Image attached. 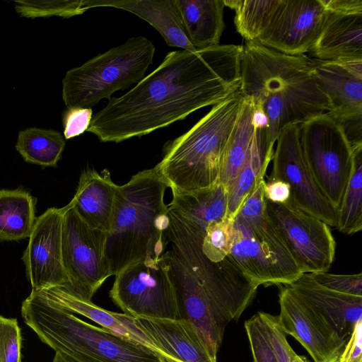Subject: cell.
I'll list each match as a JSON object with an SVG mask.
<instances>
[{"instance_id":"6da1fadb","label":"cell","mask_w":362,"mask_h":362,"mask_svg":"<svg viewBox=\"0 0 362 362\" xmlns=\"http://www.w3.org/2000/svg\"><path fill=\"white\" fill-rule=\"evenodd\" d=\"M242 45L168 52L161 64L94 115L88 132L102 142L141 137L215 105L240 87Z\"/></svg>"},{"instance_id":"7a4b0ae2","label":"cell","mask_w":362,"mask_h":362,"mask_svg":"<svg viewBox=\"0 0 362 362\" xmlns=\"http://www.w3.org/2000/svg\"><path fill=\"white\" fill-rule=\"evenodd\" d=\"M240 78L243 97L267 119L272 146L288 125L302 124L328 111L327 100L315 80L313 59L305 54H286L245 40Z\"/></svg>"},{"instance_id":"3957f363","label":"cell","mask_w":362,"mask_h":362,"mask_svg":"<svg viewBox=\"0 0 362 362\" xmlns=\"http://www.w3.org/2000/svg\"><path fill=\"white\" fill-rule=\"evenodd\" d=\"M168 187L156 166L117 186L105 245L111 276L137 262L159 259L165 252L169 220L164 195Z\"/></svg>"},{"instance_id":"277c9868","label":"cell","mask_w":362,"mask_h":362,"mask_svg":"<svg viewBox=\"0 0 362 362\" xmlns=\"http://www.w3.org/2000/svg\"><path fill=\"white\" fill-rule=\"evenodd\" d=\"M21 314L40 339L78 362H160L152 349L87 323L32 290Z\"/></svg>"},{"instance_id":"5b68a950","label":"cell","mask_w":362,"mask_h":362,"mask_svg":"<svg viewBox=\"0 0 362 362\" xmlns=\"http://www.w3.org/2000/svg\"><path fill=\"white\" fill-rule=\"evenodd\" d=\"M243 100L238 90L165 144L163 157L156 166L171 189L192 192L219 182L222 155Z\"/></svg>"},{"instance_id":"8992f818","label":"cell","mask_w":362,"mask_h":362,"mask_svg":"<svg viewBox=\"0 0 362 362\" xmlns=\"http://www.w3.org/2000/svg\"><path fill=\"white\" fill-rule=\"evenodd\" d=\"M153 43L144 36L132 37L66 71L62 99L67 108H91L119 90L136 84L153 63Z\"/></svg>"},{"instance_id":"52a82bcc","label":"cell","mask_w":362,"mask_h":362,"mask_svg":"<svg viewBox=\"0 0 362 362\" xmlns=\"http://www.w3.org/2000/svg\"><path fill=\"white\" fill-rule=\"evenodd\" d=\"M233 229L229 257L258 286L290 285L303 274L268 214L253 220L235 216Z\"/></svg>"},{"instance_id":"ba28073f","label":"cell","mask_w":362,"mask_h":362,"mask_svg":"<svg viewBox=\"0 0 362 362\" xmlns=\"http://www.w3.org/2000/svg\"><path fill=\"white\" fill-rule=\"evenodd\" d=\"M163 257L175 289L181 318L192 322L216 357L226 325L237 320L248 306L198 281L171 249Z\"/></svg>"},{"instance_id":"9c48e42d","label":"cell","mask_w":362,"mask_h":362,"mask_svg":"<svg viewBox=\"0 0 362 362\" xmlns=\"http://www.w3.org/2000/svg\"><path fill=\"white\" fill-rule=\"evenodd\" d=\"M300 146L317 186L338 210L354 165V151L340 124L327 112L300 124Z\"/></svg>"},{"instance_id":"30bf717a","label":"cell","mask_w":362,"mask_h":362,"mask_svg":"<svg viewBox=\"0 0 362 362\" xmlns=\"http://www.w3.org/2000/svg\"><path fill=\"white\" fill-rule=\"evenodd\" d=\"M113 302L132 317L181 318L175 289L164 259L134 264L115 276Z\"/></svg>"},{"instance_id":"8fae6325","label":"cell","mask_w":362,"mask_h":362,"mask_svg":"<svg viewBox=\"0 0 362 362\" xmlns=\"http://www.w3.org/2000/svg\"><path fill=\"white\" fill-rule=\"evenodd\" d=\"M64 209L62 257L68 284L64 287L90 300L111 276L105 256L107 233L89 226L69 203Z\"/></svg>"},{"instance_id":"7c38bea8","label":"cell","mask_w":362,"mask_h":362,"mask_svg":"<svg viewBox=\"0 0 362 362\" xmlns=\"http://www.w3.org/2000/svg\"><path fill=\"white\" fill-rule=\"evenodd\" d=\"M267 211L303 274L328 272L336 243L327 224L289 203L267 201Z\"/></svg>"},{"instance_id":"4fadbf2b","label":"cell","mask_w":362,"mask_h":362,"mask_svg":"<svg viewBox=\"0 0 362 362\" xmlns=\"http://www.w3.org/2000/svg\"><path fill=\"white\" fill-rule=\"evenodd\" d=\"M312 59L315 82L328 102L327 113L340 124L353 150L362 146V59Z\"/></svg>"},{"instance_id":"5bb4252c","label":"cell","mask_w":362,"mask_h":362,"mask_svg":"<svg viewBox=\"0 0 362 362\" xmlns=\"http://www.w3.org/2000/svg\"><path fill=\"white\" fill-rule=\"evenodd\" d=\"M273 153V168L269 179H278L291 187L289 204L327 224L336 227L338 210L323 195L303 158L300 124L286 127L279 134Z\"/></svg>"},{"instance_id":"9a60e30c","label":"cell","mask_w":362,"mask_h":362,"mask_svg":"<svg viewBox=\"0 0 362 362\" xmlns=\"http://www.w3.org/2000/svg\"><path fill=\"white\" fill-rule=\"evenodd\" d=\"M280 322L287 334L298 340L314 362H338L348 339L288 285L279 293Z\"/></svg>"},{"instance_id":"2e32d148","label":"cell","mask_w":362,"mask_h":362,"mask_svg":"<svg viewBox=\"0 0 362 362\" xmlns=\"http://www.w3.org/2000/svg\"><path fill=\"white\" fill-rule=\"evenodd\" d=\"M329 13L322 0H281L257 42L286 54H304L317 39Z\"/></svg>"},{"instance_id":"e0dca14e","label":"cell","mask_w":362,"mask_h":362,"mask_svg":"<svg viewBox=\"0 0 362 362\" xmlns=\"http://www.w3.org/2000/svg\"><path fill=\"white\" fill-rule=\"evenodd\" d=\"M64 209V206L49 208L36 218L22 257L33 291L68 284L62 257Z\"/></svg>"},{"instance_id":"ac0fdd59","label":"cell","mask_w":362,"mask_h":362,"mask_svg":"<svg viewBox=\"0 0 362 362\" xmlns=\"http://www.w3.org/2000/svg\"><path fill=\"white\" fill-rule=\"evenodd\" d=\"M133 319L162 356L180 362H217L189 321L184 318Z\"/></svg>"},{"instance_id":"d6986e66","label":"cell","mask_w":362,"mask_h":362,"mask_svg":"<svg viewBox=\"0 0 362 362\" xmlns=\"http://www.w3.org/2000/svg\"><path fill=\"white\" fill-rule=\"evenodd\" d=\"M288 286L314 307L344 339H348L356 325L362 321V296L327 288L307 273Z\"/></svg>"},{"instance_id":"ffe728a7","label":"cell","mask_w":362,"mask_h":362,"mask_svg":"<svg viewBox=\"0 0 362 362\" xmlns=\"http://www.w3.org/2000/svg\"><path fill=\"white\" fill-rule=\"evenodd\" d=\"M86 10L113 7L132 13L152 25L167 45L196 52L186 35L175 0H83Z\"/></svg>"},{"instance_id":"44dd1931","label":"cell","mask_w":362,"mask_h":362,"mask_svg":"<svg viewBox=\"0 0 362 362\" xmlns=\"http://www.w3.org/2000/svg\"><path fill=\"white\" fill-rule=\"evenodd\" d=\"M308 52L320 61L362 59V13L330 12Z\"/></svg>"},{"instance_id":"7402d4cb","label":"cell","mask_w":362,"mask_h":362,"mask_svg":"<svg viewBox=\"0 0 362 362\" xmlns=\"http://www.w3.org/2000/svg\"><path fill=\"white\" fill-rule=\"evenodd\" d=\"M117 186L110 177L88 169L81 173L69 204L89 226L108 233L113 220Z\"/></svg>"},{"instance_id":"603a6c76","label":"cell","mask_w":362,"mask_h":362,"mask_svg":"<svg viewBox=\"0 0 362 362\" xmlns=\"http://www.w3.org/2000/svg\"><path fill=\"white\" fill-rule=\"evenodd\" d=\"M255 132L245 160L228 188L226 218L233 219L243 202L264 180L272 159L273 147L268 143L267 121L254 112Z\"/></svg>"},{"instance_id":"cb8c5ba5","label":"cell","mask_w":362,"mask_h":362,"mask_svg":"<svg viewBox=\"0 0 362 362\" xmlns=\"http://www.w3.org/2000/svg\"><path fill=\"white\" fill-rule=\"evenodd\" d=\"M37 291L73 314L77 313L86 317L104 329L156 351L147 336L136 325L133 317L125 313L105 310L95 305L91 300L76 295L64 286Z\"/></svg>"},{"instance_id":"d4e9b609","label":"cell","mask_w":362,"mask_h":362,"mask_svg":"<svg viewBox=\"0 0 362 362\" xmlns=\"http://www.w3.org/2000/svg\"><path fill=\"white\" fill-rule=\"evenodd\" d=\"M184 29L196 50L219 45L225 28L223 0H175Z\"/></svg>"},{"instance_id":"484cf974","label":"cell","mask_w":362,"mask_h":362,"mask_svg":"<svg viewBox=\"0 0 362 362\" xmlns=\"http://www.w3.org/2000/svg\"><path fill=\"white\" fill-rule=\"evenodd\" d=\"M35 204L36 199L24 189L0 190V243L30 237Z\"/></svg>"},{"instance_id":"4316f807","label":"cell","mask_w":362,"mask_h":362,"mask_svg":"<svg viewBox=\"0 0 362 362\" xmlns=\"http://www.w3.org/2000/svg\"><path fill=\"white\" fill-rule=\"evenodd\" d=\"M254 112L252 102L243 98L221 158L218 182L227 189L245 160L255 128Z\"/></svg>"},{"instance_id":"83f0119b","label":"cell","mask_w":362,"mask_h":362,"mask_svg":"<svg viewBox=\"0 0 362 362\" xmlns=\"http://www.w3.org/2000/svg\"><path fill=\"white\" fill-rule=\"evenodd\" d=\"M66 141L56 130L28 127L18 132L15 146L23 160L45 167H57Z\"/></svg>"},{"instance_id":"f1b7e54d","label":"cell","mask_w":362,"mask_h":362,"mask_svg":"<svg viewBox=\"0 0 362 362\" xmlns=\"http://www.w3.org/2000/svg\"><path fill=\"white\" fill-rule=\"evenodd\" d=\"M235 11L237 32L245 41H257L269 26L281 0H223Z\"/></svg>"},{"instance_id":"f546056e","label":"cell","mask_w":362,"mask_h":362,"mask_svg":"<svg viewBox=\"0 0 362 362\" xmlns=\"http://www.w3.org/2000/svg\"><path fill=\"white\" fill-rule=\"evenodd\" d=\"M337 229L353 235L362 229V146L354 150V165L341 205Z\"/></svg>"},{"instance_id":"4dcf8cb0","label":"cell","mask_w":362,"mask_h":362,"mask_svg":"<svg viewBox=\"0 0 362 362\" xmlns=\"http://www.w3.org/2000/svg\"><path fill=\"white\" fill-rule=\"evenodd\" d=\"M15 9L21 16L35 18L57 16L70 18L86 11L83 0L15 1Z\"/></svg>"},{"instance_id":"1f68e13d","label":"cell","mask_w":362,"mask_h":362,"mask_svg":"<svg viewBox=\"0 0 362 362\" xmlns=\"http://www.w3.org/2000/svg\"><path fill=\"white\" fill-rule=\"evenodd\" d=\"M267 341L279 362H293L298 355L292 349L286 339L285 332L279 316L264 312H258Z\"/></svg>"},{"instance_id":"d6a6232c","label":"cell","mask_w":362,"mask_h":362,"mask_svg":"<svg viewBox=\"0 0 362 362\" xmlns=\"http://www.w3.org/2000/svg\"><path fill=\"white\" fill-rule=\"evenodd\" d=\"M21 335L16 319L0 315V362H21Z\"/></svg>"},{"instance_id":"836d02e7","label":"cell","mask_w":362,"mask_h":362,"mask_svg":"<svg viewBox=\"0 0 362 362\" xmlns=\"http://www.w3.org/2000/svg\"><path fill=\"white\" fill-rule=\"evenodd\" d=\"M245 328L250 342L253 362H279L267 341L257 313L245 321Z\"/></svg>"},{"instance_id":"e575fe53","label":"cell","mask_w":362,"mask_h":362,"mask_svg":"<svg viewBox=\"0 0 362 362\" xmlns=\"http://www.w3.org/2000/svg\"><path fill=\"white\" fill-rule=\"evenodd\" d=\"M320 285L330 290L349 295L362 296V273L335 274L325 272L310 274Z\"/></svg>"},{"instance_id":"d590c367","label":"cell","mask_w":362,"mask_h":362,"mask_svg":"<svg viewBox=\"0 0 362 362\" xmlns=\"http://www.w3.org/2000/svg\"><path fill=\"white\" fill-rule=\"evenodd\" d=\"M92 118V108H67L62 116L64 137L69 139L84 133L88 130Z\"/></svg>"},{"instance_id":"8d00e7d4","label":"cell","mask_w":362,"mask_h":362,"mask_svg":"<svg viewBox=\"0 0 362 362\" xmlns=\"http://www.w3.org/2000/svg\"><path fill=\"white\" fill-rule=\"evenodd\" d=\"M361 325L362 321L356 325L338 362H362Z\"/></svg>"},{"instance_id":"74e56055","label":"cell","mask_w":362,"mask_h":362,"mask_svg":"<svg viewBox=\"0 0 362 362\" xmlns=\"http://www.w3.org/2000/svg\"><path fill=\"white\" fill-rule=\"evenodd\" d=\"M264 195L267 201L276 204H288L291 197V187L286 182L269 179L264 182Z\"/></svg>"},{"instance_id":"f35d334b","label":"cell","mask_w":362,"mask_h":362,"mask_svg":"<svg viewBox=\"0 0 362 362\" xmlns=\"http://www.w3.org/2000/svg\"><path fill=\"white\" fill-rule=\"evenodd\" d=\"M332 13H362V0H322Z\"/></svg>"},{"instance_id":"ab89813d","label":"cell","mask_w":362,"mask_h":362,"mask_svg":"<svg viewBox=\"0 0 362 362\" xmlns=\"http://www.w3.org/2000/svg\"><path fill=\"white\" fill-rule=\"evenodd\" d=\"M52 362H78L67 354L60 352L56 351L55 356L54 357Z\"/></svg>"},{"instance_id":"60d3db41","label":"cell","mask_w":362,"mask_h":362,"mask_svg":"<svg viewBox=\"0 0 362 362\" xmlns=\"http://www.w3.org/2000/svg\"><path fill=\"white\" fill-rule=\"evenodd\" d=\"M160 362H180V361H176V360L173 359V358H170L169 357L161 356Z\"/></svg>"},{"instance_id":"b9f144b4","label":"cell","mask_w":362,"mask_h":362,"mask_svg":"<svg viewBox=\"0 0 362 362\" xmlns=\"http://www.w3.org/2000/svg\"><path fill=\"white\" fill-rule=\"evenodd\" d=\"M293 362H308L304 357L298 356Z\"/></svg>"}]
</instances>
